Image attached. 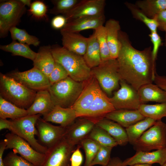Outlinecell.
Wrapping results in <instances>:
<instances>
[{"label": "cell", "instance_id": "1", "mask_svg": "<svg viewBox=\"0 0 166 166\" xmlns=\"http://www.w3.org/2000/svg\"><path fill=\"white\" fill-rule=\"evenodd\" d=\"M120 49L117 60L122 80L137 91L142 86L152 83L156 73L151 46L139 50L132 45L127 34L120 30Z\"/></svg>", "mask_w": 166, "mask_h": 166}, {"label": "cell", "instance_id": "2", "mask_svg": "<svg viewBox=\"0 0 166 166\" xmlns=\"http://www.w3.org/2000/svg\"><path fill=\"white\" fill-rule=\"evenodd\" d=\"M55 62L61 65L69 76L78 82H85L92 77L91 69L87 65L83 56L67 50L63 46H51Z\"/></svg>", "mask_w": 166, "mask_h": 166}, {"label": "cell", "instance_id": "3", "mask_svg": "<svg viewBox=\"0 0 166 166\" xmlns=\"http://www.w3.org/2000/svg\"><path fill=\"white\" fill-rule=\"evenodd\" d=\"M36 93L13 78L0 73V96L5 100L27 109L33 103Z\"/></svg>", "mask_w": 166, "mask_h": 166}, {"label": "cell", "instance_id": "4", "mask_svg": "<svg viewBox=\"0 0 166 166\" xmlns=\"http://www.w3.org/2000/svg\"><path fill=\"white\" fill-rule=\"evenodd\" d=\"M85 82L76 81L69 76L50 85L48 90L55 106L71 107L83 90Z\"/></svg>", "mask_w": 166, "mask_h": 166}, {"label": "cell", "instance_id": "5", "mask_svg": "<svg viewBox=\"0 0 166 166\" xmlns=\"http://www.w3.org/2000/svg\"><path fill=\"white\" fill-rule=\"evenodd\" d=\"M91 73L102 90L109 96L118 88L122 80L117 59H111L101 62L99 65L91 69Z\"/></svg>", "mask_w": 166, "mask_h": 166}, {"label": "cell", "instance_id": "6", "mask_svg": "<svg viewBox=\"0 0 166 166\" xmlns=\"http://www.w3.org/2000/svg\"><path fill=\"white\" fill-rule=\"evenodd\" d=\"M41 115L40 114L27 115L11 120L9 130L26 141L37 151L45 154L48 149L42 145L35 136L38 135L36 123Z\"/></svg>", "mask_w": 166, "mask_h": 166}, {"label": "cell", "instance_id": "7", "mask_svg": "<svg viewBox=\"0 0 166 166\" xmlns=\"http://www.w3.org/2000/svg\"><path fill=\"white\" fill-rule=\"evenodd\" d=\"M136 151L150 152L166 148V124L157 121L133 145Z\"/></svg>", "mask_w": 166, "mask_h": 166}, {"label": "cell", "instance_id": "8", "mask_svg": "<svg viewBox=\"0 0 166 166\" xmlns=\"http://www.w3.org/2000/svg\"><path fill=\"white\" fill-rule=\"evenodd\" d=\"M6 149H12L14 153L20 156L35 166H42L45 154L35 150L26 141L11 132L6 134Z\"/></svg>", "mask_w": 166, "mask_h": 166}, {"label": "cell", "instance_id": "9", "mask_svg": "<svg viewBox=\"0 0 166 166\" xmlns=\"http://www.w3.org/2000/svg\"><path fill=\"white\" fill-rule=\"evenodd\" d=\"M119 83L120 89L112 97H109L113 107L116 110H138L143 103L140 100L137 91L123 80H121Z\"/></svg>", "mask_w": 166, "mask_h": 166}, {"label": "cell", "instance_id": "10", "mask_svg": "<svg viewBox=\"0 0 166 166\" xmlns=\"http://www.w3.org/2000/svg\"><path fill=\"white\" fill-rule=\"evenodd\" d=\"M6 75L27 88L37 92L48 90L50 85L48 77L34 67L26 71L13 72Z\"/></svg>", "mask_w": 166, "mask_h": 166}, {"label": "cell", "instance_id": "11", "mask_svg": "<svg viewBox=\"0 0 166 166\" xmlns=\"http://www.w3.org/2000/svg\"><path fill=\"white\" fill-rule=\"evenodd\" d=\"M74 146L64 137L48 149L42 166H70V158Z\"/></svg>", "mask_w": 166, "mask_h": 166}, {"label": "cell", "instance_id": "12", "mask_svg": "<svg viewBox=\"0 0 166 166\" xmlns=\"http://www.w3.org/2000/svg\"><path fill=\"white\" fill-rule=\"evenodd\" d=\"M36 126L38 142L48 149L54 145L64 137L66 128L53 125L41 117L37 120Z\"/></svg>", "mask_w": 166, "mask_h": 166}, {"label": "cell", "instance_id": "13", "mask_svg": "<svg viewBox=\"0 0 166 166\" xmlns=\"http://www.w3.org/2000/svg\"><path fill=\"white\" fill-rule=\"evenodd\" d=\"M105 0H80L69 13L63 15L67 22L82 17H97L104 15Z\"/></svg>", "mask_w": 166, "mask_h": 166}, {"label": "cell", "instance_id": "14", "mask_svg": "<svg viewBox=\"0 0 166 166\" xmlns=\"http://www.w3.org/2000/svg\"><path fill=\"white\" fill-rule=\"evenodd\" d=\"M100 87L97 81L93 75L85 82L82 92L71 107L75 110L77 117H85Z\"/></svg>", "mask_w": 166, "mask_h": 166}, {"label": "cell", "instance_id": "15", "mask_svg": "<svg viewBox=\"0 0 166 166\" xmlns=\"http://www.w3.org/2000/svg\"><path fill=\"white\" fill-rule=\"evenodd\" d=\"M26 6L20 0L4 1L0 5V21L10 29L16 27L26 10Z\"/></svg>", "mask_w": 166, "mask_h": 166}, {"label": "cell", "instance_id": "16", "mask_svg": "<svg viewBox=\"0 0 166 166\" xmlns=\"http://www.w3.org/2000/svg\"><path fill=\"white\" fill-rule=\"evenodd\" d=\"M115 110L111 103L109 97L103 92L100 86L98 89L94 100L89 108L85 118L96 123L105 117L108 113Z\"/></svg>", "mask_w": 166, "mask_h": 166}, {"label": "cell", "instance_id": "17", "mask_svg": "<svg viewBox=\"0 0 166 166\" xmlns=\"http://www.w3.org/2000/svg\"><path fill=\"white\" fill-rule=\"evenodd\" d=\"M95 124L93 121L89 119H79L66 128L64 137L75 145L87 137Z\"/></svg>", "mask_w": 166, "mask_h": 166}, {"label": "cell", "instance_id": "18", "mask_svg": "<svg viewBox=\"0 0 166 166\" xmlns=\"http://www.w3.org/2000/svg\"><path fill=\"white\" fill-rule=\"evenodd\" d=\"M166 163V148L152 152L136 151L132 156L122 162L123 166H131L137 164L152 165L158 163L161 166Z\"/></svg>", "mask_w": 166, "mask_h": 166}, {"label": "cell", "instance_id": "19", "mask_svg": "<svg viewBox=\"0 0 166 166\" xmlns=\"http://www.w3.org/2000/svg\"><path fill=\"white\" fill-rule=\"evenodd\" d=\"M105 20L104 14L97 17L79 18L67 22L61 31L78 33L85 30H94L103 26Z\"/></svg>", "mask_w": 166, "mask_h": 166}, {"label": "cell", "instance_id": "20", "mask_svg": "<svg viewBox=\"0 0 166 166\" xmlns=\"http://www.w3.org/2000/svg\"><path fill=\"white\" fill-rule=\"evenodd\" d=\"M77 118L76 112L72 107L55 106L49 113L43 116L42 118L46 121L59 124L66 128L73 124Z\"/></svg>", "mask_w": 166, "mask_h": 166}, {"label": "cell", "instance_id": "21", "mask_svg": "<svg viewBox=\"0 0 166 166\" xmlns=\"http://www.w3.org/2000/svg\"><path fill=\"white\" fill-rule=\"evenodd\" d=\"M105 117L125 128L145 118L138 110L127 109H115L107 114Z\"/></svg>", "mask_w": 166, "mask_h": 166}, {"label": "cell", "instance_id": "22", "mask_svg": "<svg viewBox=\"0 0 166 166\" xmlns=\"http://www.w3.org/2000/svg\"><path fill=\"white\" fill-rule=\"evenodd\" d=\"M60 32L63 47L70 51L83 56L86 51L88 38L78 33Z\"/></svg>", "mask_w": 166, "mask_h": 166}, {"label": "cell", "instance_id": "23", "mask_svg": "<svg viewBox=\"0 0 166 166\" xmlns=\"http://www.w3.org/2000/svg\"><path fill=\"white\" fill-rule=\"evenodd\" d=\"M54 107L48 90H45L37 92L33 103L27 110L28 115L40 114L43 116L49 113Z\"/></svg>", "mask_w": 166, "mask_h": 166}, {"label": "cell", "instance_id": "24", "mask_svg": "<svg viewBox=\"0 0 166 166\" xmlns=\"http://www.w3.org/2000/svg\"><path fill=\"white\" fill-rule=\"evenodd\" d=\"M104 26L111 59H117L121 46L119 39L121 30L119 22L116 20L110 19L106 21Z\"/></svg>", "mask_w": 166, "mask_h": 166}, {"label": "cell", "instance_id": "25", "mask_svg": "<svg viewBox=\"0 0 166 166\" xmlns=\"http://www.w3.org/2000/svg\"><path fill=\"white\" fill-rule=\"evenodd\" d=\"M50 45L41 46L33 61L34 67L39 69L48 77L55 67L56 62Z\"/></svg>", "mask_w": 166, "mask_h": 166}, {"label": "cell", "instance_id": "26", "mask_svg": "<svg viewBox=\"0 0 166 166\" xmlns=\"http://www.w3.org/2000/svg\"><path fill=\"white\" fill-rule=\"evenodd\" d=\"M96 125L105 130L118 145L124 146L128 143L126 130L118 123L104 117L99 120Z\"/></svg>", "mask_w": 166, "mask_h": 166}, {"label": "cell", "instance_id": "27", "mask_svg": "<svg viewBox=\"0 0 166 166\" xmlns=\"http://www.w3.org/2000/svg\"><path fill=\"white\" fill-rule=\"evenodd\" d=\"M140 100L143 103L148 101L159 103L166 102V92L156 84H147L137 91Z\"/></svg>", "mask_w": 166, "mask_h": 166}, {"label": "cell", "instance_id": "28", "mask_svg": "<svg viewBox=\"0 0 166 166\" xmlns=\"http://www.w3.org/2000/svg\"><path fill=\"white\" fill-rule=\"evenodd\" d=\"M83 57L91 69L97 66L102 62L99 47L94 33L88 38L87 48Z\"/></svg>", "mask_w": 166, "mask_h": 166}, {"label": "cell", "instance_id": "29", "mask_svg": "<svg viewBox=\"0 0 166 166\" xmlns=\"http://www.w3.org/2000/svg\"><path fill=\"white\" fill-rule=\"evenodd\" d=\"M135 4L148 17L152 19L166 10V0H140L136 1Z\"/></svg>", "mask_w": 166, "mask_h": 166}, {"label": "cell", "instance_id": "30", "mask_svg": "<svg viewBox=\"0 0 166 166\" xmlns=\"http://www.w3.org/2000/svg\"><path fill=\"white\" fill-rule=\"evenodd\" d=\"M157 121L145 117L144 119L125 128L128 142L133 145L136 140Z\"/></svg>", "mask_w": 166, "mask_h": 166}, {"label": "cell", "instance_id": "31", "mask_svg": "<svg viewBox=\"0 0 166 166\" xmlns=\"http://www.w3.org/2000/svg\"><path fill=\"white\" fill-rule=\"evenodd\" d=\"M28 115L27 109L19 108L0 96V118L15 120Z\"/></svg>", "mask_w": 166, "mask_h": 166}, {"label": "cell", "instance_id": "32", "mask_svg": "<svg viewBox=\"0 0 166 166\" xmlns=\"http://www.w3.org/2000/svg\"><path fill=\"white\" fill-rule=\"evenodd\" d=\"M0 49L3 51L11 53L13 56H22L33 61L37 54L30 48L29 45L15 41H13L8 45H0Z\"/></svg>", "mask_w": 166, "mask_h": 166}, {"label": "cell", "instance_id": "33", "mask_svg": "<svg viewBox=\"0 0 166 166\" xmlns=\"http://www.w3.org/2000/svg\"><path fill=\"white\" fill-rule=\"evenodd\" d=\"M138 110L144 117L152 119L156 121L166 117V102L154 105L141 104Z\"/></svg>", "mask_w": 166, "mask_h": 166}, {"label": "cell", "instance_id": "34", "mask_svg": "<svg viewBox=\"0 0 166 166\" xmlns=\"http://www.w3.org/2000/svg\"><path fill=\"white\" fill-rule=\"evenodd\" d=\"M87 138L101 145L113 148L118 145L115 140L105 130L96 124Z\"/></svg>", "mask_w": 166, "mask_h": 166}, {"label": "cell", "instance_id": "35", "mask_svg": "<svg viewBox=\"0 0 166 166\" xmlns=\"http://www.w3.org/2000/svg\"><path fill=\"white\" fill-rule=\"evenodd\" d=\"M124 4L134 18L143 22L151 32H157L158 25L154 19L148 17L135 4L128 2H125Z\"/></svg>", "mask_w": 166, "mask_h": 166}, {"label": "cell", "instance_id": "36", "mask_svg": "<svg viewBox=\"0 0 166 166\" xmlns=\"http://www.w3.org/2000/svg\"><path fill=\"white\" fill-rule=\"evenodd\" d=\"M94 33L99 47L102 62L111 59L105 26H102L96 28Z\"/></svg>", "mask_w": 166, "mask_h": 166}, {"label": "cell", "instance_id": "37", "mask_svg": "<svg viewBox=\"0 0 166 166\" xmlns=\"http://www.w3.org/2000/svg\"><path fill=\"white\" fill-rule=\"evenodd\" d=\"M10 32L13 41H18L20 43L35 46L40 44V42L38 38L29 34L24 29L14 27L10 29Z\"/></svg>", "mask_w": 166, "mask_h": 166}, {"label": "cell", "instance_id": "38", "mask_svg": "<svg viewBox=\"0 0 166 166\" xmlns=\"http://www.w3.org/2000/svg\"><path fill=\"white\" fill-rule=\"evenodd\" d=\"M83 148L85 155L84 166H90L101 146L97 142L88 138H86L80 143Z\"/></svg>", "mask_w": 166, "mask_h": 166}, {"label": "cell", "instance_id": "39", "mask_svg": "<svg viewBox=\"0 0 166 166\" xmlns=\"http://www.w3.org/2000/svg\"><path fill=\"white\" fill-rule=\"evenodd\" d=\"M80 0H55L52 1L53 7L49 10L52 14L64 15L70 11Z\"/></svg>", "mask_w": 166, "mask_h": 166}, {"label": "cell", "instance_id": "40", "mask_svg": "<svg viewBox=\"0 0 166 166\" xmlns=\"http://www.w3.org/2000/svg\"><path fill=\"white\" fill-rule=\"evenodd\" d=\"M113 147L101 145L100 148L90 166L96 164L105 166L109 163L110 159L112 149Z\"/></svg>", "mask_w": 166, "mask_h": 166}, {"label": "cell", "instance_id": "41", "mask_svg": "<svg viewBox=\"0 0 166 166\" xmlns=\"http://www.w3.org/2000/svg\"><path fill=\"white\" fill-rule=\"evenodd\" d=\"M47 7L45 3L41 1H36L32 3L28 10L32 17L38 20L47 19L46 14Z\"/></svg>", "mask_w": 166, "mask_h": 166}, {"label": "cell", "instance_id": "42", "mask_svg": "<svg viewBox=\"0 0 166 166\" xmlns=\"http://www.w3.org/2000/svg\"><path fill=\"white\" fill-rule=\"evenodd\" d=\"M5 166H35L18 154L11 151L3 159Z\"/></svg>", "mask_w": 166, "mask_h": 166}, {"label": "cell", "instance_id": "43", "mask_svg": "<svg viewBox=\"0 0 166 166\" xmlns=\"http://www.w3.org/2000/svg\"><path fill=\"white\" fill-rule=\"evenodd\" d=\"M69 76V74L63 66L59 63L56 62L54 69L48 77L51 85L65 79Z\"/></svg>", "mask_w": 166, "mask_h": 166}, {"label": "cell", "instance_id": "44", "mask_svg": "<svg viewBox=\"0 0 166 166\" xmlns=\"http://www.w3.org/2000/svg\"><path fill=\"white\" fill-rule=\"evenodd\" d=\"M149 36L153 45V48L152 49L153 59L154 61H155L159 48L161 44L162 41L160 37L157 32H151Z\"/></svg>", "mask_w": 166, "mask_h": 166}, {"label": "cell", "instance_id": "45", "mask_svg": "<svg viewBox=\"0 0 166 166\" xmlns=\"http://www.w3.org/2000/svg\"><path fill=\"white\" fill-rule=\"evenodd\" d=\"M83 157L79 147L73 151L70 158V166H80L82 164Z\"/></svg>", "mask_w": 166, "mask_h": 166}, {"label": "cell", "instance_id": "46", "mask_svg": "<svg viewBox=\"0 0 166 166\" xmlns=\"http://www.w3.org/2000/svg\"><path fill=\"white\" fill-rule=\"evenodd\" d=\"M67 23L66 19L64 16L58 15L53 18L51 21V25L54 29L61 30Z\"/></svg>", "mask_w": 166, "mask_h": 166}, {"label": "cell", "instance_id": "47", "mask_svg": "<svg viewBox=\"0 0 166 166\" xmlns=\"http://www.w3.org/2000/svg\"><path fill=\"white\" fill-rule=\"evenodd\" d=\"M153 18L158 24V29L165 32L166 30V10L159 13Z\"/></svg>", "mask_w": 166, "mask_h": 166}, {"label": "cell", "instance_id": "48", "mask_svg": "<svg viewBox=\"0 0 166 166\" xmlns=\"http://www.w3.org/2000/svg\"><path fill=\"white\" fill-rule=\"evenodd\" d=\"M153 81L155 84L166 92V76L156 73Z\"/></svg>", "mask_w": 166, "mask_h": 166}, {"label": "cell", "instance_id": "49", "mask_svg": "<svg viewBox=\"0 0 166 166\" xmlns=\"http://www.w3.org/2000/svg\"><path fill=\"white\" fill-rule=\"evenodd\" d=\"M6 143L4 139L1 140L0 143V166H5L3 161V155L6 150Z\"/></svg>", "mask_w": 166, "mask_h": 166}, {"label": "cell", "instance_id": "50", "mask_svg": "<svg viewBox=\"0 0 166 166\" xmlns=\"http://www.w3.org/2000/svg\"><path fill=\"white\" fill-rule=\"evenodd\" d=\"M122 162L118 157L111 158L108 164L105 166H123Z\"/></svg>", "mask_w": 166, "mask_h": 166}, {"label": "cell", "instance_id": "51", "mask_svg": "<svg viewBox=\"0 0 166 166\" xmlns=\"http://www.w3.org/2000/svg\"><path fill=\"white\" fill-rule=\"evenodd\" d=\"M11 121L6 119L0 118V130L9 129Z\"/></svg>", "mask_w": 166, "mask_h": 166}, {"label": "cell", "instance_id": "52", "mask_svg": "<svg viewBox=\"0 0 166 166\" xmlns=\"http://www.w3.org/2000/svg\"><path fill=\"white\" fill-rule=\"evenodd\" d=\"M20 1L25 6H27L29 7L32 3L30 0H20Z\"/></svg>", "mask_w": 166, "mask_h": 166}, {"label": "cell", "instance_id": "53", "mask_svg": "<svg viewBox=\"0 0 166 166\" xmlns=\"http://www.w3.org/2000/svg\"><path fill=\"white\" fill-rule=\"evenodd\" d=\"M130 166H152V165L145 164H137Z\"/></svg>", "mask_w": 166, "mask_h": 166}, {"label": "cell", "instance_id": "54", "mask_svg": "<svg viewBox=\"0 0 166 166\" xmlns=\"http://www.w3.org/2000/svg\"><path fill=\"white\" fill-rule=\"evenodd\" d=\"M165 35L164 45V46L166 47V30L165 31Z\"/></svg>", "mask_w": 166, "mask_h": 166}, {"label": "cell", "instance_id": "55", "mask_svg": "<svg viewBox=\"0 0 166 166\" xmlns=\"http://www.w3.org/2000/svg\"><path fill=\"white\" fill-rule=\"evenodd\" d=\"M161 166H166V163Z\"/></svg>", "mask_w": 166, "mask_h": 166}]
</instances>
